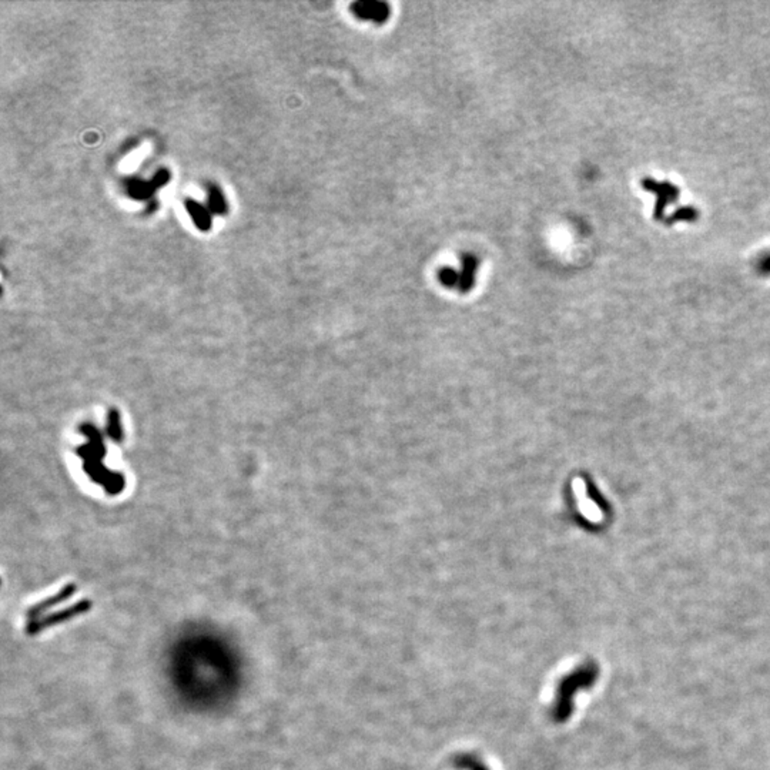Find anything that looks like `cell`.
Listing matches in <instances>:
<instances>
[{
    "label": "cell",
    "mask_w": 770,
    "mask_h": 770,
    "mask_svg": "<svg viewBox=\"0 0 770 770\" xmlns=\"http://www.w3.org/2000/svg\"><path fill=\"white\" fill-rule=\"evenodd\" d=\"M479 267L481 260L478 256L467 253L461 257L460 267H445L440 270L438 278L444 287L467 293L474 287Z\"/></svg>",
    "instance_id": "1"
},
{
    "label": "cell",
    "mask_w": 770,
    "mask_h": 770,
    "mask_svg": "<svg viewBox=\"0 0 770 770\" xmlns=\"http://www.w3.org/2000/svg\"><path fill=\"white\" fill-rule=\"evenodd\" d=\"M89 608H90L89 602H82V604H77V605H75V607H73V608H70V609H66V611H63V612H62V614H59V615H53V617H52V618H49L48 621H43V622H36V624H33V627H31V628H35V627H36V629H35V631H33L32 634H38V632H39L40 629H45V628H46V625H48V627H50V625H55L56 622H58V624H59V622H63V621H66V619L72 618L70 615H77L79 612L82 614V612L87 611Z\"/></svg>",
    "instance_id": "4"
},
{
    "label": "cell",
    "mask_w": 770,
    "mask_h": 770,
    "mask_svg": "<svg viewBox=\"0 0 770 770\" xmlns=\"http://www.w3.org/2000/svg\"><path fill=\"white\" fill-rule=\"evenodd\" d=\"M73 592H75V585H67V587H66L62 592H59L56 597H53V598H50V600H46V601L38 604L36 607H33V608L29 611V618H31V619H35V615H38V614H40V612H43V611L52 608L56 602L60 604V602L66 601L67 598H70V597L73 595Z\"/></svg>",
    "instance_id": "5"
},
{
    "label": "cell",
    "mask_w": 770,
    "mask_h": 770,
    "mask_svg": "<svg viewBox=\"0 0 770 770\" xmlns=\"http://www.w3.org/2000/svg\"><path fill=\"white\" fill-rule=\"evenodd\" d=\"M699 219V210L695 207V206H683V207H679L676 209L666 220L665 223L668 226H672V224H676V223H695L698 222Z\"/></svg>",
    "instance_id": "6"
},
{
    "label": "cell",
    "mask_w": 770,
    "mask_h": 770,
    "mask_svg": "<svg viewBox=\"0 0 770 770\" xmlns=\"http://www.w3.org/2000/svg\"><path fill=\"white\" fill-rule=\"evenodd\" d=\"M109 434L113 440L120 441L121 438V428H120V420L117 410H110L109 413Z\"/></svg>",
    "instance_id": "7"
},
{
    "label": "cell",
    "mask_w": 770,
    "mask_h": 770,
    "mask_svg": "<svg viewBox=\"0 0 770 770\" xmlns=\"http://www.w3.org/2000/svg\"><path fill=\"white\" fill-rule=\"evenodd\" d=\"M756 269H757V271H759L760 276H770V251L761 254V256L757 259Z\"/></svg>",
    "instance_id": "8"
},
{
    "label": "cell",
    "mask_w": 770,
    "mask_h": 770,
    "mask_svg": "<svg viewBox=\"0 0 770 770\" xmlns=\"http://www.w3.org/2000/svg\"><path fill=\"white\" fill-rule=\"evenodd\" d=\"M351 11L358 19L374 22L375 25H384L391 16V6L379 0H359L351 6Z\"/></svg>",
    "instance_id": "3"
},
{
    "label": "cell",
    "mask_w": 770,
    "mask_h": 770,
    "mask_svg": "<svg viewBox=\"0 0 770 770\" xmlns=\"http://www.w3.org/2000/svg\"><path fill=\"white\" fill-rule=\"evenodd\" d=\"M642 188L648 192H654L656 196V203L654 209V217L658 222L665 220V212L669 205L676 203L680 196V190L676 184L671 181H658L655 178L646 177L642 180Z\"/></svg>",
    "instance_id": "2"
}]
</instances>
